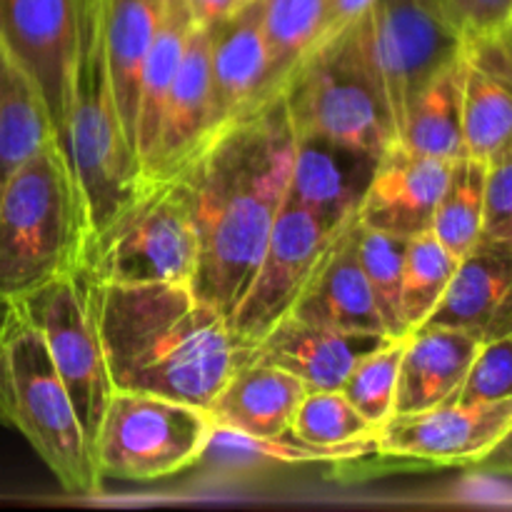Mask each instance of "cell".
Wrapping results in <instances>:
<instances>
[{"mask_svg":"<svg viewBox=\"0 0 512 512\" xmlns=\"http://www.w3.org/2000/svg\"><path fill=\"white\" fill-rule=\"evenodd\" d=\"M295 133L283 95L220 128L180 170L193 193L200 255L193 290L228 315L248 290L288 193Z\"/></svg>","mask_w":512,"mask_h":512,"instance_id":"obj_1","label":"cell"},{"mask_svg":"<svg viewBox=\"0 0 512 512\" xmlns=\"http://www.w3.org/2000/svg\"><path fill=\"white\" fill-rule=\"evenodd\" d=\"M83 285L113 388L208 410L230 375L253 360L255 343L193 285L98 283L85 275Z\"/></svg>","mask_w":512,"mask_h":512,"instance_id":"obj_2","label":"cell"},{"mask_svg":"<svg viewBox=\"0 0 512 512\" xmlns=\"http://www.w3.org/2000/svg\"><path fill=\"white\" fill-rule=\"evenodd\" d=\"M88 210L60 140L45 143L0 188V298L18 300L83 265Z\"/></svg>","mask_w":512,"mask_h":512,"instance_id":"obj_3","label":"cell"},{"mask_svg":"<svg viewBox=\"0 0 512 512\" xmlns=\"http://www.w3.org/2000/svg\"><path fill=\"white\" fill-rule=\"evenodd\" d=\"M295 138H323L383 155L398 140L383 88L365 58L358 20L320 38L280 88Z\"/></svg>","mask_w":512,"mask_h":512,"instance_id":"obj_4","label":"cell"},{"mask_svg":"<svg viewBox=\"0 0 512 512\" xmlns=\"http://www.w3.org/2000/svg\"><path fill=\"white\" fill-rule=\"evenodd\" d=\"M58 140L83 193L93 238L138 193L145 180L110 83L95 0H90L85 15L73 100Z\"/></svg>","mask_w":512,"mask_h":512,"instance_id":"obj_5","label":"cell"},{"mask_svg":"<svg viewBox=\"0 0 512 512\" xmlns=\"http://www.w3.org/2000/svg\"><path fill=\"white\" fill-rule=\"evenodd\" d=\"M0 420L18 430L70 495L103 485L75 405L38 330L18 313L0 340Z\"/></svg>","mask_w":512,"mask_h":512,"instance_id":"obj_6","label":"cell"},{"mask_svg":"<svg viewBox=\"0 0 512 512\" xmlns=\"http://www.w3.org/2000/svg\"><path fill=\"white\" fill-rule=\"evenodd\" d=\"M200 238L183 175L145 178L120 213L88 240L85 278L98 283H193Z\"/></svg>","mask_w":512,"mask_h":512,"instance_id":"obj_7","label":"cell"},{"mask_svg":"<svg viewBox=\"0 0 512 512\" xmlns=\"http://www.w3.org/2000/svg\"><path fill=\"white\" fill-rule=\"evenodd\" d=\"M218 435L210 410L140 390H113L90 443L100 478L150 483L198 463Z\"/></svg>","mask_w":512,"mask_h":512,"instance_id":"obj_8","label":"cell"},{"mask_svg":"<svg viewBox=\"0 0 512 512\" xmlns=\"http://www.w3.org/2000/svg\"><path fill=\"white\" fill-rule=\"evenodd\" d=\"M15 308L43 338L55 370L73 400L85 438L93 443L115 388L105 363L100 333L90 313L80 268L38 285L15 300Z\"/></svg>","mask_w":512,"mask_h":512,"instance_id":"obj_9","label":"cell"},{"mask_svg":"<svg viewBox=\"0 0 512 512\" xmlns=\"http://www.w3.org/2000/svg\"><path fill=\"white\" fill-rule=\"evenodd\" d=\"M358 30L395 130L415 95L465 50L435 0H375L358 20Z\"/></svg>","mask_w":512,"mask_h":512,"instance_id":"obj_10","label":"cell"},{"mask_svg":"<svg viewBox=\"0 0 512 512\" xmlns=\"http://www.w3.org/2000/svg\"><path fill=\"white\" fill-rule=\"evenodd\" d=\"M343 225L345 220L328 223L318 213L298 203L293 195L285 193L248 290L230 313V325L240 338L255 343L278 320L290 315L315 265L320 263Z\"/></svg>","mask_w":512,"mask_h":512,"instance_id":"obj_11","label":"cell"},{"mask_svg":"<svg viewBox=\"0 0 512 512\" xmlns=\"http://www.w3.org/2000/svg\"><path fill=\"white\" fill-rule=\"evenodd\" d=\"M90 0H0V45L33 80L60 138Z\"/></svg>","mask_w":512,"mask_h":512,"instance_id":"obj_12","label":"cell"},{"mask_svg":"<svg viewBox=\"0 0 512 512\" xmlns=\"http://www.w3.org/2000/svg\"><path fill=\"white\" fill-rule=\"evenodd\" d=\"M512 428V398L498 403H450L393 415L375 430V453L395 465L473 468Z\"/></svg>","mask_w":512,"mask_h":512,"instance_id":"obj_13","label":"cell"},{"mask_svg":"<svg viewBox=\"0 0 512 512\" xmlns=\"http://www.w3.org/2000/svg\"><path fill=\"white\" fill-rule=\"evenodd\" d=\"M455 160L415 153L395 140L378 158L355 218L365 228L410 240L433 228Z\"/></svg>","mask_w":512,"mask_h":512,"instance_id":"obj_14","label":"cell"},{"mask_svg":"<svg viewBox=\"0 0 512 512\" xmlns=\"http://www.w3.org/2000/svg\"><path fill=\"white\" fill-rule=\"evenodd\" d=\"M208 53L218 130L248 118L275 98L270 90L263 0H248L208 28Z\"/></svg>","mask_w":512,"mask_h":512,"instance_id":"obj_15","label":"cell"},{"mask_svg":"<svg viewBox=\"0 0 512 512\" xmlns=\"http://www.w3.org/2000/svg\"><path fill=\"white\" fill-rule=\"evenodd\" d=\"M218 133L213 85H210L208 28L195 25L160 115L153 153L143 178H173Z\"/></svg>","mask_w":512,"mask_h":512,"instance_id":"obj_16","label":"cell"},{"mask_svg":"<svg viewBox=\"0 0 512 512\" xmlns=\"http://www.w3.org/2000/svg\"><path fill=\"white\" fill-rule=\"evenodd\" d=\"M393 335L348 333L285 315L253 345V360L295 375L308 390H340L350 370Z\"/></svg>","mask_w":512,"mask_h":512,"instance_id":"obj_17","label":"cell"},{"mask_svg":"<svg viewBox=\"0 0 512 512\" xmlns=\"http://www.w3.org/2000/svg\"><path fill=\"white\" fill-rule=\"evenodd\" d=\"M355 230H358V218L353 215L345 220L320 263L315 265L290 315L305 323L348 330V333L390 335L360 268Z\"/></svg>","mask_w":512,"mask_h":512,"instance_id":"obj_18","label":"cell"},{"mask_svg":"<svg viewBox=\"0 0 512 512\" xmlns=\"http://www.w3.org/2000/svg\"><path fill=\"white\" fill-rule=\"evenodd\" d=\"M423 325H445L488 340L512 333V248L480 240L458 260L453 280Z\"/></svg>","mask_w":512,"mask_h":512,"instance_id":"obj_19","label":"cell"},{"mask_svg":"<svg viewBox=\"0 0 512 512\" xmlns=\"http://www.w3.org/2000/svg\"><path fill=\"white\" fill-rule=\"evenodd\" d=\"M308 388L275 365L250 360L230 375L210 405L218 433L245 440L288 438Z\"/></svg>","mask_w":512,"mask_h":512,"instance_id":"obj_20","label":"cell"},{"mask_svg":"<svg viewBox=\"0 0 512 512\" xmlns=\"http://www.w3.org/2000/svg\"><path fill=\"white\" fill-rule=\"evenodd\" d=\"M483 340L445 325H420L405 335L393 415L420 413L458 395Z\"/></svg>","mask_w":512,"mask_h":512,"instance_id":"obj_21","label":"cell"},{"mask_svg":"<svg viewBox=\"0 0 512 512\" xmlns=\"http://www.w3.org/2000/svg\"><path fill=\"white\" fill-rule=\"evenodd\" d=\"M380 155L323 138H295L288 193L328 223L355 215Z\"/></svg>","mask_w":512,"mask_h":512,"instance_id":"obj_22","label":"cell"},{"mask_svg":"<svg viewBox=\"0 0 512 512\" xmlns=\"http://www.w3.org/2000/svg\"><path fill=\"white\" fill-rule=\"evenodd\" d=\"M463 135L465 153L480 160L512 140V70L495 40L463 50Z\"/></svg>","mask_w":512,"mask_h":512,"instance_id":"obj_23","label":"cell"},{"mask_svg":"<svg viewBox=\"0 0 512 512\" xmlns=\"http://www.w3.org/2000/svg\"><path fill=\"white\" fill-rule=\"evenodd\" d=\"M163 10L165 0H95L110 83L133 145L140 68L163 20Z\"/></svg>","mask_w":512,"mask_h":512,"instance_id":"obj_24","label":"cell"},{"mask_svg":"<svg viewBox=\"0 0 512 512\" xmlns=\"http://www.w3.org/2000/svg\"><path fill=\"white\" fill-rule=\"evenodd\" d=\"M193 30L195 20L188 8V0H165L163 20L155 30V38L145 53L143 68H140L138 108H135V153H138L140 168L148 163L150 153H153L165 98H168L175 73L183 63Z\"/></svg>","mask_w":512,"mask_h":512,"instance_id":"obj_25","label":"cell"},{"mask_svg":"<svg viewBox=\"0 0 512 512\" xmlns=\"http://www.w3.org/2000/svg\"><path fill=\"white\" fill-rule=\"evenodd\" d=\"M398 140L433 158H465L463 135V55L440 70L405 110Z\"/></svg>","mask_w":512,"mask_h":512,"instance_id":"obj_26","label":"cell"},{"mask_svg":"<svg viewBox=\"0 0 512 512\" xmlns=\"http://www.w3.org/2000/svg\"><path fill=\"white\" fill-rule=\"evenodd\" d=\"M55 138L53 118L38 88L0 45V188Z\"/></svg>","mask_w":512,"mask_h":512,"instance_id":"obj_27","label":"cell"},{"mask_svg":"<svg viewBox=\"0 0 512 512\" xmlns=\"http://www.w3.org/2000/svg\"><path fill=\"white\" fill-rule=\"evenodd\" d=\"M333 0H263L270 90L280 88L298 60L328 33Z\"/></svg>","mask_w":512,"mask_h":512,"instance_id":"obj_28","label":"cell"},{"mask_svg":"<svg viewBox=\"0 0 512 512\" xmlns=\"http://www.w3.org/2000/svg\"><path fill=\"white\" fill-rule=\"evenodd\" d=\"M485 175H488L485 160L470 155L455 160L448 188L435 208L430 233L458 260L465 258L483 235Z\"/></svg>","mask_w":512,"mask_h":512,"instance_id":"obj_29","label":"cell"},{"mask_svg":"<svg viewBox=\"0 0 512 512\" xmlns=\"http://www.w3.org/2000/svg\"><path fill=\"white\" fill-rule=\"evenodd\" d=\"M455 268H458V258L430 230L405 240L400 313H403V325L408 333L430 318L435 305L448 290Z\"/></svg>","mask_w":512,"mask_h":512,"instance_id":"obj_30","label":"cell"},{"mask_svg":"<svg viewBox=\"0 0 512 512\" xmlns=\"http://www.w3.org/2000/svg\"><path fill=\"white\" fill-rule=\"evenodd\" d=\"M375 430L340 390H308L288 438L315 448H353L368 443Z\"/></svg>","mask_w":512,"mask_h":512,"instance_id":"obj_31","label":"cell"},{"mask_svg":"<svg viewBox=\"0 0 512 512\" xmlns=\"http://www.w3.org/2000/svg\"><path fill=\"white\" fill-rule=\"evenodd\" d=\"M355 248H358L360 268H363L365 280H368L370 293H373L375 305H378L385 330L393 338L408 335L403 325V313H400L405 240L380 233V230L365 228V225L358 223Z\"/></svg>","mask_w":512,"mask_h":512,"instance_id":"obj_32","label":"cell"},{"mask_svg":"<svg viewBox=\"0 0 512 512\" xmlns=\"http://www.w3.org/2000/svg\"><path fill=\"white\" fill-rule=\"evenodd\" d=\"M405 335L390 338L370 355H365L350 375L345 378L340 393L355 405L360 415L368 420L373 428L388 423L393 418L395 390H398L400 358H403Z\"/></svg>","mask_w":512,"mask_h":512,"instance_id":"obj_33","label":"cell"},{"mask_svg":"<svg viewBox=\"0 0 512 512\" xmlns=\"http://www.w3.org/2000/svg\"><path fill=\"white\" fill-rule=\"evenodd\" d=\"M512 398V333L480 343L455 403H498Z\"/></svg>","mask_w":512,"mask_h":512,"instance_id":"obj_34","label":"cell"},{"mask_svg":"<svg viewBox=\"0 0 512 512\" xmlns=\"http://www.w3.org/2000/svg\"><path fill=\"white\" fill-rule=\"evenodd\" d=\"M485 213L483 235L485 243H500L512 248V140L485 160Z\"/></svg>","mask_w":512,"mask_h":512,"instance_id":"obj_35","label":"cell"},{"mask_svg":"<svg viewBox=\"0 0 512 512\" xmlns=\"http://www.w3.org/2000/svg\"><path fill=\"white\" fill-rule=\"evenodd\" d=\"M435 5L465 45L498 38L512 23V0H435Z\"/></svg>","mask_w":512,"mask_h":512,"instance_id":"obj_36","label":"cell"},{"mask_svg":"<svg viewBox=\"0 0 512 512\" xmlns=\"http://www.w3.org/2000/svg\"><path fill=\"white\" fill-rule=\"evenodd\" d=\"M473 470L483 475H495V478H512V428L485 458L473 465Z\"/></svg>","mask_w":512,"mask_h":512,"instance_id":"obj_37","label":"cell"},{"mask_svg":"<svg viewBox=\"0 0 512 512\" xmlns=\"http://www.w3.org/2000/svg\"><path fill=\"white\" fill-rule=\"evenodd\" d=\"M240 5H243L240 0H188L195 25H200V28H213L215 23L233 15Z\"/></svg>","mask_w":512,"mask_h":512,"instance_id":"obj_38","label":"cell"},{"mask_svg":"<svg viewBox=\"0 0 512 512\" xmlns=\"http://www.w3.org/2000/svg\"><path fill=\"white\" fill-rule=\"evenodd\" d=\"M373 3L375 0H333V8H330L328 33H335V30L345 28V25H353L355 20H360L370 8H373Z\"/></svg>","mask_w":512,"mask_h":512,"instance_id":"obj_39","label":"cell"},{"mask_svg":"<svg viewBox=\"0 0 512 512\" xmlns=\"http://www.w3.org/2000/svg\"><path fill=\"white\" fill-rule=\"evenodd\" d=\"M493 40L498 43V48H500V53H503L505 63H508V68L512 70V23L503 30V33L498 35V38H493Z\"/></svg>","mask_w":512,"mask_h":512,"instance_id":"obj_40","label":"cell"},{"mask_svg":"<svg viewBox=\"0 0 512 512\" xmlns=\"http://www.w3.org/2000/svg\"><path fill=\"white\" fill-rule=\"evenodd\" d=\"M13 315H15V303H13V300L0 298V340H3V335H5V330H8V325H10V320H13Z\"/></svg>","mask_w":512,"mask_h":512,"instance_id":"obj_41","label":"cell"},{"mask_svg":"<svg viewBox=\"0 0 512 512\" xmlns=\"http://www.w3.org/2000/svg\"><path fill=\"white\" fill-rule=\"evenodd\" d=\"M240 3H248V0H240Z\"/></svg>","mask_w":512,"mask_h":512,"instance_id":"obj_42","label":"cell"}]
</instances>
